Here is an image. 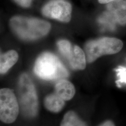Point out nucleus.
I'll list each match as a JSON object with an SVG mask.
<instances>
[{"instance_id": "obj_6", "label": "nucleus", "mask_w": 126, "mask_h": 126, "mask_svg": "<svg viewBox=\"0 0 126 126\" xmlns=\"http://www.w3.org/2000/svg\"><path fill=\"white\" fill-rule=\"evenodd\" d=\"M42 11L45 16L63 22H68L71 18V5L63 0L50 1L44 6Z\"/></svg>"}, {"instance_id": "obj_7", "label": "nucleus", "mask_w": 126, "mask_h": 126, "mask_svg": "<svg viewBox=\"0 0 126 126\" xmlns=\"http://www.w3.org/2000/svg\"><path fill=\"white\" fill-rule=\"evenodd\" d=\"M107 15L112 21L121 25L126 24V1L116 0L108 3Z\"/></svg>"}, {"instance_id": "obj_13", "label": "nucleus", "mask_w": 126, "mask_h": 126, "mask_svg": "<svg viewBox=\"0 0 126 126\" xmlns=\"http://www.w3.org/2000/svg\"><path fill=\"white\" fill-rule=\"evenodd\" d=\"M57 47L61 54L67 59L72 48L70 42L66 40H59L57 42Z\"/></svg>"}, {"instance_id": "obj_11", "label": "nucleus", "mask_w": 126, "mask_h": 126, "mask_svg": "<svg viewBox=\"0 0 126 126\" xmlns=\"http://www.w3.org/2000/svg\"><path fill=\"white\" fill-rule=\"evenodd\" d=\"M44 105L50 111L58 113L60 111L65 105V100L58 96L56 93L47 95L44 99Z\"/></svg>"}, {"instance_id": "obj_16", "label": "nucleus", "mask_w": 126, "mask_h": 126, "mask_svg": "<svg viewBox=\"0 0 126 126\" xmlns=\"http://www.w3.org/2000/svg\"><path fill=\"white\" fill-rule=\"evenodd\" d=\"M99 126H115V124L112 121L106 120L103 123L100 124Z\"/></svg>"}, {"instance_id": "obj_9", "label": "nucleus", "mask_w": 126, "mask_h": 126, "mask_svg": "<svg viewBox=\"0 0 126 126\" xmlns=\"http://www.w3.org/2000/svg\"><path fill=\"white\" fill-rule=\"evenodd\" d=\"M54 93L65 101L70 100L74 96L75 88L71 82L63 79L59 80L55 85Z\"/></svg>"}, {"instance_id": "obj_1", "label": "nucleus", "mask_w": 126, "mask_h": 126, "mask_svg": "<svg viewBox=\"0 0 126 126\" xmlns=\"http://www.w3.org/2000/svg\"><path fill=\"white\" fill-rule=\"evenodd\" d=\"M12 31L25 40H37L48 34L51 26L48 22L37 18L14 16L10 20Z\"/></svg>"}, {"instance_id": "obj_5", "label": "nucleus", "mask_w": 126, "mask_h": 126, "mask_svg": "<svg viewBox=\"0 0 126 126\" xmlns=\"http://www.w3.org/2000/svg\"><path fill=\"white\" fill-rule=\"evenodd\" d=\"M19 105L13 91L3 88L0 91V119L7 124L14 123L19 113Z\"/></svg>"}, {"instance_id": "obj_2", "label": "nucleus", "mask_w": 126, "mask_h": 126, "mask_svg": "<svg viewBox=\"0 0 126 126\" xmlns=\"http://www.w3.org/2000/svg\"><path fill=\"white\" fill-rule=\"evenodd\" d=\"M34 72L46 81L61 80L68 76V72L56 55L50 52L42 53L36 59Z\"/></svg>"}, {"instance_id": "obj_4", "label": "nucleus", "mask_w": 126, "mask_h": 126, "mask_svg": "<svg viewBox=\"0 0 126 126\" xmlns=\"http://www.w3.org/2000/svg\"><path fill=\"white\" fill-rule=\"evenodd\" d=\"M123 47L122 41L114 37H104L89 41L85 46L86 61L91 63L105 55L116 54Z\"/></svg>"}, {"instance_id": "obj_14", "label": "nucleus", "mask_w": 126, "mask_h": 126, "mask_svg": "<svg viewBox=\"0 0 126 126\" xmlns=\"http://www.w3.org/2000/svg\"><path fill=\"white\" fill-rule=\"evenodd\" d=\"M116 72L119 77V80L117 81V84L119 85L120 83H126V69L122 67H119L116 69Z\"/></svg>"}, {"instance_id": "obj_10", "label": "nucleus", "mask_w": 126, "mask_h": 126, "mask_svg": "<svg viewBox=\"0 0 126 126\" xmlns=\"http://www.w3.org/2000/svg\"><path fill=\"white\" fill-rule=\"evenodd\" d=\"M18 54L15 50H9L1 55L0 58V72L4 74L8 71L18 60Z\"/></svg>"}, {"instance_id": "obj_12", "label": "nucleus", "mask_w": 126, "mask_h": 126, "mask_svg": "<svg viewBox=\"0 0 126 126\" xmlns=\"http://www.w3.org/2000/svg\"><path fill=\"white\" fill-rule=\"evenodd\" d=\"M60 126H87L74 111L65 113L61 121Z\"/></svg>"}, {"instance_id": "obj_8", "label": "nucleus", "mask_w": 126, "mask_h": 126, "mask_svg": "<svg viewBox=\"0 0 126 126\" xmlns=\"http://www.w3.org/2000/svg\"><path fill=\"white\" fill-rule=\"evenodd\" d=\"M67 60L74 70H83L85 68L86 58L85 51L78 46H73Z\"/></svg>"}, {"instance_id": "obj_3", "label": "nucleus", "mask_w": 126, "mask_h": 126, "mask_svg": "<svg viewBox=\"0 0 126 126\" xmlns=\"http://www.w3.org/2000/svg\"><path fill=\"white\" fill-rule=\"evenodd\" d=\"M18 100L25 117H34L39 111V101L33 82L27 74L20 75L18 83Z\"/></svg>"}, {"instance_id": "obj_15", "label": "nucleus", "mask_w": 126, "mask_h": 126, "mask_svg": "<svg viewBox=\"0 0 126 126\" xmlns=\"http://www.w3.org/2000/svg\"><path fill=\"white\" fill-rule=\"evenodd\" d=\"M14 1L23 7H29L32 2V0H14Z\"/></svg>"}, {"instance_id": "obj_17", "label": "nucleus", "mask_w": 126, "mask_h": 126, "mask_svg": "<svg viewBox=\"0 0 126 126\" xmlns=\"http://www.w3.org/2000/svg\"><path fill=\"white\" fill-rule=\"evenodd\" d=\"M98 1L100 4H108V3L112 2L113 1H116V0H98Z\"/></svg>"}]
</instances>
